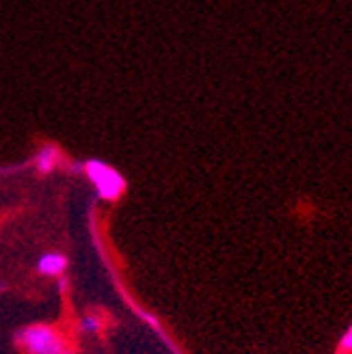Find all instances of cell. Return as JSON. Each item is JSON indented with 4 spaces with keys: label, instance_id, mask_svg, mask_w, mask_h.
<instances>
[{
    "label": "cell",
    "instance_id": "1",
    "mask_svg": "<svg viewBox=\"0 0 352 354\" xmlns=\"http://www.w3.org/2000/svg\"><path fill=\"white\" fill-rule=\"evenodd\" d=\"M17 342L28 354H59L65 350L63 335L50 324H30L17 333Z\"/></svg>",
    "mask_w": 352,
    "mask_h": 354
},
{
    "label": "cell",
    "instance_id": "2",
    "mask_svg": "<svg viewBox=\"0 0 352 354\" xmlns=\"http://www.w3.org/2000/svg\"><path fill=\"white\" fill-rule=\"evenodd\" d=\"M84 173L93 182L100 197L106 199V201L119 199L121 192L126 190V180H123V177L113 167H109L106 162H102V160H89L84 165Z\"/></svg>",
    "mask_w": 352,
    "mask_h": 354
},
{
    "label": "cell",
    "instance_id": "3",
    "mask_svg": "<svg viewBox=\"0 0 352 354\" xmlns=\"http://www.w3.org/2000/svg\"><path fill=\"white\" fill-rule=\"evenodd\" d=\"M67 270V257L63 253H46L37 259V272L44 277H59Z\"/></svg>",
    "mask_w": 352,
    "mask_h": 354
},
{
    "label": "cell",
    "instance_id": "4",
    "mask_svg": "<svg viewBox=\"0 0 352 354\" xmlns=\"http://www.w3.org/2000/svg\"><path fill=\"white\" fill-rule=\"evenodd\" d=\"M57 162H59V151H57V147H52V145H46L37 153V158H35V165H37V169L41 173H50L52 169L57 167Z\"/></svg>",
    "mask_w": 352,
    "mask_h": 354
},
{
    "label": "cell",
    "instance_id": "5",
    "mask_svg": "<svg viewBox=\"0 0 352 354\" xmlns=\"http://www.w3.org/2000/svg\"><path fill=\"white\" fill-rule=\"evenodd\" d=\"M104 328V320L95 313H89V315H82L80 322H78V330L84 333V335H98L100 330Z\"/></svg>",
    "mask_w": 352,
    "mask_h": 354
},
{
    "label": "cell",
    "instance_id": "6",
    "mask_svg": "<svg viewBox=\"0 0 352 354\" xmlns=\"http://www.w3.org/2000/svg\"><path fill=\"white\" fill-rule=\"evenodd\" d=\"M350 350H352V328L348 326L344 330V335H342V339H340V352L342 354H350Z\"/></svg>",
    "mask_w": 352,
    "mask_h": 354
},
{
    "label": "cell",
    "instance_id": "7",
    "mask_svg": "<svg viewBox=\"0 0 352 354\" xmlns=\"http://www.w3.org/2000/svg\"><path fill=\"white\" fill-rule=\"evenodd\" d=\"M57 288H59V292H67V288H69V279H67L65 274H59V277H57Z\"/></svg>",
    "mask_w": 352,
    "mask_h": 354
},
{
    "label": "cell",
    "instance_id": "8",
    "mask_svg": "<svg viewBox=\"0 0 352 354\" xmlns=\"http://www.w3.org/2000/svg\"><path fill=\"white\" fill-rule=\"evenodd\" d=\"M59 354H76V352H74V350H67V348H65V350H61Z\"/></svg>",
    "mask_w": 352,
    "mask_h": 354
}]
</instances>
